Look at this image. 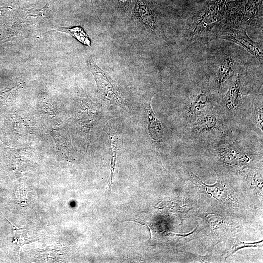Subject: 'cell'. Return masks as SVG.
<instances>
[{"mask_svg": "<svg viewBox=\"0 0 263 263\" xmlns=\"http://www.w3.org/2000/svg\"><path fill=\"white\" fill-rule=\"evenodd\" d=\"M91 2H92V4H93L92 0H91Z\"/></svg>", "mask_w": 263, "mask_h": 263, "instance_id": "9a60e30c", "label": "cell"}, {"mask_svg": "<svg viewBox=\"0 0 263 263\" xmlns=\"http://www.w3.org/2000/svg\"><path fill=\"white\" fill-rule=\"evenodd\" d=\"M240 78L238 75L225 95V104L228 109L232 110L237 106L240 97Z\"/></svg>", "mask_w": 263, "mask_h": 263, "instance_id": "ba28073f", "label": "cell"}, {"mask_svg": "<svg viewBox=\"0 0 263 263\" xmlns=\"http://www.w3.org/2000/svg\"><path fill=\"white\" fill-rule=\"evenodd\" d=\"M121 2H123V3H127L128 1V0H119Z\"/></svg>", "mask_w": 263, "mask_h": 263, "instance_id": "5bb4252c", "label": "cell"}, {"mask_svg": "<svg viewBox=\"0 0 263 263\" xmlns=\"http://www.w3.org/2000/svg\"><path fill=\"white\" fill-rule=\"evenodd\" d=\"M103 131L108 135L111 144L112 156L111 162V184L109 186V188H110L111 185L112 184L113 175L115 168L118 137L117 132L113 129L109 121H108L104 126Z\"/></svg>", "mask_w": 263, "mask_h": 263, "instance_id": "8992f818", "label": "cell"}, {"mask_svg": "<svg viewBox=\"0 0 263 263\" xmlns=\"http://www.w3.org/2000/svg\"><path fill=\"white\" fill-rule=\"evenodd\" d=\"M207 103V97L204 93L198 95L191 102L189 112L194 114L202 110Z\"/></svg>", "mask_w": 263, "mask_h": 263, "instance_id": "8fae6325", "label": "cell"}, {"mask_svg": "<svg viewBox=\"0 0 263 263\" xmlns=\"http://www.w3.org/2000/svg\"><path fill=\"white\" fill-rule=\"evenodd\" d=\"M134 15L139 20L149 27L152 31H156L157 22L154 13L149 5L143 0H138L135 5Z\"/></svg>", "mask_w": 263, "mask_h": 263, "instance_id": "3957f363", "label": "cell"}, {"mask_svg": "<svg viewBox=\"0 0 263 263\" xmlns=\"http://www.w3.org/2000/svg\"><path fill=\"white\" fill-rule=\"evenodd\" d=\"M151 97L147 111L148 115V130L151 138L155 141H159L164 136V130L161 123L156 118L151 105Z\"/></svg>", "mask_w": 263, "mask_h": 263, "instance_id": "5b68a950", "label": "cell"}, {"mask_svg": "<svg viewBox=\"0 0 263 263\" xmlns=\"http://www.w3.org/2000/svg\"><path fill=\"white\" fill-rule=\"evenodd\" d=\"M217 119L213 115H206L199 117L197 121V126L201 131L208 130L214 127Z\"/></svg>", "mask_w": 263, "mask_h": 263, "instance_id": "30bf717a", "label": "cell"}, {"mask_svg": "<svg viewBox=\"0 0 263 263\" xmlns=\"http://www.w3.org/2000/svg\"><path fill=\"white\" fill-rule=\"evenodd\" d=\"M58 30L68 33L83 44L90 46L91 41L89 37L81 27L75 26L67 28L61 27Z\"/></svg>", "mask_w": 263, "mask_h": 263, "instance_id": "9c48e42d", "label": "cell"}, {"mask_svg": "<svg viewBox=\"0 0 263 263\" xmlns=\"http://www.w3.org/2000/svg\"><path fill=\"white\" fill-rule=\"evenodd\" d=\"M217 38L226 39L241 45L262 63V51L258 43L253 41L249 38L245 31L242 32L232 29H227Z\"/></svg>", "mask_w": 263, "mask_h": 263, "instance_id": "7a4b0ae2", "label": "cell"}, {"mask_svg": "<svg viewBox=\"0 0 263 263\" xmlns=\"http://www.w3.org/2000/svg\"><path fill=\"white\" fill-rule=\"evenodd\" d=\"M234 67V61L230 56L225 55L218 71V80L219 84L225 82L232 74Z\"/></svg>", "mask_w": 263, "mask_h": 263, "instance_id": "52a82bcc", "label": "cell"}, {"mask_svg": "<svg viewBox=\"0 0 263 263\" xmlns=\"http://www.w3.org/2000/svg\"><path fill=\"white\" fill-rule=\"evenodd\" d=\"M190 178L202 193L210 195L218 200H224L227 197L226 191L220 182L212 185H207L193 173H191Z\"/></svg>", "mask_w": 263, "mask_h": 263, "instance_id": "277c9868", "label": "cell"}, {"mask_svg": "<svg viewBox=\"0 0 263 263\" xmlns=\"http://www.w3.org/2000/svg\"><path fill=\"white\" fill-rule=\"evenodd\" d=\"M263 240L254 243H246L241 242L238 239L235 240L233 245L231 248V253L233 254L237 250L245 247H261L263 246Z\"/></svg>", "mask_w": 263, "mask_h": 263, "instance_id": "7c38bea8", "label": "cell"}, {"mask_svg": "<svg viewBox=\"0 0 263 263\" xmlns=\"http://www.w3.org/2000/svg\"><path fill=\"white\" fill-rule=\"evenodd\" d=\"M263 111L262 109L260 110L259 113V117L258 118V122L259 125V127L262 130L263 127Z\"/></svg>", "mask_w": 263, "mask_h": 263, "instance_id": "4fadbf2b", "label": "cell"}, {"mask_svg": "<svg viewBox=\"0 0 263 263\" xmlns=\"http://www.w3.org/2000/svg\"><path fill=\"white\" fill-rule=\"evenodd\" d=\"M88 66L94 77L98 90L105 99L118 104L122 103V100L118 92L113 86L108 74L100 69L92 60L88 61Z\"/></svg>", "mask_w": 263, "mask_h": 263, "instance_id": "6da1fadb", "label": "cell"}]
</instances>
